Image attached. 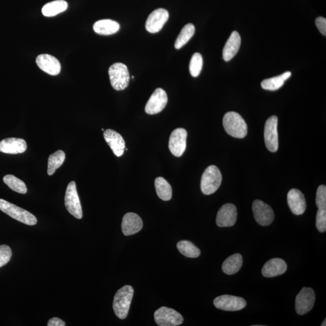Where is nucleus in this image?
Returning a JSON list of instances; mask_svg holds the SVG:
<instances>
[{"instance_id": "f257e3e1", "label": "nucleus", "mask_w": 326, "mask_h": 326, "mask_svg": "<svg viewBox=\"0 0 326 326\" xmlns=\"http://www.w3.org/2000/svg\"><path fill=\"white\" fill-rule=\"evenodd\" d=\"M133 295L134 289L130 285L121 288L115 294L113 301V310L118 318L124 320L127 317Z\"/></svg>"}, {"instance_id": "f03ea898", "label": "nucleus", "mask_w": 326, "mask_h": 326, "mask_svg": "<svg viewBox=\"0 0 326 326\" xmlns=\"http://www.w3.org/2000/svg\"><path fill=\"white\" fill-rule=\"evenodd\" d=\"M223 126L227 134L233 137L243 138L247 134L248 128L246 121L236 112H229L224 115Z\"/></svg>"}, {"instance_id": "7ed1b4c3", "label": "nucleus", "mask_w": 326, "mask_h": 326, "mask_svg": "<svg viewBox=\"0 0 326 326\" xmlns=\"http://www.w3.org/2000/svg\"><path fill=\"white\" fill-rule=\"evenodd\" d=\"M222 180L221 173L216 166H209L203 173L201 189L203 194L209 195L216 192L221 185Z\"/></svg>"}, {"instance_id": "20e7f679", "label": "nucleus", "mask_w": 326, "mask_h": 326, "mask_svg": "<svg viewBox=\"0 0 326 326\" xmlns=\"http://www.w3.org/2000/svg\"><path fill=\"white\" fill-rule=\"evenodd\" d=\"M0 210L27 226H35L37 223L36 217L33 214L3 199H0Z\"/></svg>"}, {"instance_id": "39448f33", "label": "nucleus", "mask_w": 326, "mask_h": 326, "mask_svg": "<svg viewBox=\"0 0 326 326\" xmlns=\"http://www.w3.org/2000/svg\"><path fill=\"white\" fill-rule=\"evenodd\" d=\"M108 73L111 86L114 90L121 91L128 87L130 75L125 64L119 63L113 64L109 69Z\"/></svg>"}, {"instance_id": "423d86ee", "label": "nucleus", "mask_w": 326, "mask_h": 326, "mask_svg": "<svg viewBox=\"0 0 326 326\" xmlns=\"http://www.w3.org/2000/svg\"><path fill=\"white\" fill-rule=\"evenodd\" d=\"M65 206L68 212L76 218H83V209L76 189V182L71 181L68 185L65 195Z\"/></svg>"}, {"instance_id": "0eeeda50", "label": "nucleus", "mask_w": 326, "mask_h": 326, "mask_svg": "<svg viewBox=\"0 0 326 326\" xmlns=\"http://www.w3.org/2000/svg\"><path fill=\"white\" fill-rule=\"evenodd\" d=\"M154 318L156 323L159 326H176L184 321L177 311L167 307H161L156 311Z\"/></svg>"}, {"instance_id": "6e6552de", "label": "nucleus", "mask_w": 326, "mask_h": 326, "mask_svg": "<svg viewBox=\"0 0 326 326\" xmlns=\"http://www.w3.org/2000/svg\"><path fill=\"white\" fill-rule=\"evenodd\" d=\"M315 295L313 289L303 288L295 299V310L299 315L307 314L313 308Z\"/></svg>"}, {"instance_id": "1a4fd4ad", "label": "nucleus", "mask_w": 326, "mask_h": 326, "mask_svg": "<svg viewBox=\"0 0 326 326\" xmlns=\"http://www.w3.org/2000/svg\"><path fill=\"white\" fill-rule=\"evenodd\" d=\"M277 124V117L273 115L268 118L264 125V141L267 149L272 152H276L278 149Z\"/></svg>"}, {"instance_id": "9d476101", "label": "nucleus", "mask_w": 326, "mask_h": 326, "mask_svg": "<svg viewBox=\"0 0 326 326\" xmlns=\"http://www.w3.org/2000/svg\"><path fill=\"white\" fill-rule=\"evenodd\" d=\"M213 303L218 310L226 311L242 310L247 305L243 298L230 295L217 297L214 300Z\"/></svg>"}, {"instance_id": "9b49d317", "label": "nucleus", "mask_w": 326, "mask_h": 326, "mask_svg": "<svg viewBox=\"0 0 326 326\" xmlns=\"http://www.w3.org/2000/svg\"><path fill=\"white\" fill-rule=\"evenodd\" d=\"M254 219L261 226H270L274 219V213L271 207L266 203L256 200L253 205Z\"/></svg>"}, {"instance_id": "f8f14e48", "label": "nucleus", "mask_w": 326, "mask_h": 326, "mask_svg": "<svg viewBox=\"0 0 326 326\" xmlns=\"http://www.w3.org/2000/svg\"><path fill=\"white\" fill-rule=\"evenodd\" d=\"M188 132L183 128L176 129L170 136L169 148L175 157H180L184 154L186 149Z\"/></svg>"}, {"instance_id": "ddd939ff", "label": "nucleus", "mask_w": 326, "mask_h": 326, "mask_svg": "<svg viewBox=\"0 0 326 326\" xmlns=\"http://www.w3.org/2000/svg\"><path fill=\"white\" fill-rule=\"evenodd\" d=\"M168 95L162 88H157L149 98L145 107V112L148 114L154 115L160 113L167 105Z\"/></svg>"}, {"instance_id": "4468645a", "label": "nucleus", "mask_w": 326, "mask_h": 326, "mask_svg": "<svg viewBox=\"0 0 326 326\" xmlns=\"http://www.w3.org/2000/svg\"><path fill=\"white\" fill-rule=\"evenodd\" d=\"M169 17V13L167 10L162 8L155 10L148 16L146 23V29L151 33L160 31L166 23L168 22Z\"/></svg>"}, {"instance_id": "2eb2a0df", "label": "nucleus", "mask_w": 326, "mask_h": 326, "mask_svg": "<svg viewBox=\"0 0 326 326\" xmlns=\"http://www.w3.org/2000/svg\"><path fill=\"white\" fill-rule=\"evenodd\" d=\"M237 217L236 206L232 203H227L220 207L217 214V226L219 227H232L236 222Z\"/></svg>"}, {"instance_id": "dca6fc26", "label": "nucleus", "mask_w": 326, "mask_h": 326, "mask_svg": "<svg viewBox=\"0 0 326 326\" xmlns=\"http://www.w3.org/2000/svg\"><path fill=\"white\" fill-rule=\"evenodd\" d=\"M36 63L39 69L52 76L59 74L61 66L58 59L50 54H40L36 57Z\"/></svg>"}, {"instance_id": "f3484780", "label": "nucleus", "mask_w": 326, "mask_h": 326, "mask_svg": "<svg viewBox=\"0 0 326 326\" xmlns=\"http://www.w3.org/2000/svg\"><path fill=\"white\" fill-rule=\"evenodd\" d=\"M288 203L289 207L295 215H301L307 209V203L304 196L300 190L293 189L288 193Z\"/></svg>"}, {"instance_id": "a211bd4d", "label": "nucleus", "mask_w": 326, "mask_h": 326, "mask_svg": "<svg viewBox=\"0 0 326 326\" xmlns=\"http://www.w3.org/2000/svg\"><path fill=\"white\" fill-rule=\"evenodd\" d=\"M142 226L144 223L140 216L134 213H128L122 220V232L125 236H131L140 232Z\"/></svg>"}, {"instance_id": "6ab92c4d", "label": "nucleus", "mask_w": 326, "mask_h": 326, "mask_svg": "<svg viewBox=\"0 0 326 326\" xmlns=\"http://www.w3.org/2000/svg\"><path fill=\"white\" fill-rule=\"evenodd\" d=\"M104 136L105 141L118 157L123 155L125 150V142L122 136L114 130H107L104 131Z\"/></svg>"}, {"instance_id": "aec40b11", "label": "nucleus", "mask_w": 326, "mask_h": 326, "mask_svg": "<svg viewBox=\"0 0 326 326\" xmlns=\"http://www.w3.org/2000/svg\"><path fill=\"white\" fill-rule=\"evenodd\" d=\"M27 148L26 141L22 138H8L0 141V152L5 154H22Z\"/></svg>"}, {"instance_id": "412c9836", "label": "nucleus", "mask_w": 326, "mask_h": 326, "mask_svg": "<svg viewBox=\"0 0 326 326\" xmlns=\"http://www.w3.org/2000/svg\"><path fill=\"white\" fill-rule=\"evenodd\" d=\"M287 270L286 262L280 258H274L264 264L261 273L264 277L272 278L283 274Z\"/></svg>"}, {"instance_id": "4be33fe9", "label": "nucleus", "mask_w": 326, "mask_h": 326, "mask_svg": "<svg viewBox=\"0 0 326 326\" xmlns=\"http://www.w3.org/2000/svg\"><path fill=\"white\" fill-rule=\"evenodd\" d=\"M241 44V38L239 33L234 31L223 47L222 56L223 59L226 62L232 59L234 56L238 52Z\"/></svg>"}, {"instance_id": "5701e85b", "label": "nucleus", "mask_w": 326, "mask_h": 326, "mask_svg": "<svg viewBox=\"0 0 326 326\" xmlns=\"http://www.w3.org/2000/svg\"><path fill=\"white\" fill-rule=\"evenodd\" d=\"M94 32L101 35H110L117 33L120 29V25L111 19H101L94 23Z\"/></svg>"}, {"instance_id": "b1692460", "label": "nucleus", "mask_w": 326, "mask_h": 326, "mask_svg": "<svg viewBox=\"0 0 326 326\" xmlns=\"http://www.w3.org/2000/svg\"><path fill=\"white\" fill-rule=\"evenodd\" d=\"M242 264V256L240 254H234L224 261L222 270L226 274L233 275L239 272Z\"/></svg>"}, {"instance_id": "393cba45", "label": "nucleus", "mask_w": 326, "mask_h": 326, "mask_svg": "<svg viewBox=\"0 0 326 326\" xmlns=\"http://www.w3.org/2000/svg\"><path fill=\"white\" fill-rule=\"evenodd\" d=\"M68 8V3L64 0H55L47 3L43 6L42 13L44 16L52 17L59 14Z\"/></svg>"}, {"instance_id": "a878e982", "label": "nucleus", "mask_w": 326, "mask_h": 326, "mask_svg": "<svg viewBox=\"0 0 326 326\" xmlns=\"http://www.w3.org/2000/svg\"><path fill=\"white\" fill-rule=\"evenodd\" d=\"M291 76L290 71H287L280 76L271 77L270 79H264L261 83V86L264 90L270 91H276L283 86L284 82Z\"/></svg>"}, {"instance_id": "bb28decb", "label": "nucleus", "mask_w": 326, "mask_h": 326, "mask_svg": "<svg viewBox=\"0 0 326 326\" xmlns=\"http://www.w3.org/2000/svg\"><path fill=\"white\" fill-rule=\"evenodd\" d=\"M156 192L159 198L165 201L172 198V189L169 183L162 177H158L155 180Z\"/></svg>"}, {"instance_id": "cd10ccee", "label": "nucleus", "mask_w": 326, "mask_h": 326, "mask_svg": "<svg viewBox=\"0 0 326 326\" xmlns=\"http://www.w3.org/2000/svg\"><path fill=\"white\" fill-rule=\"evenodd\" d=\"M195 28L194 25L192 23L186 25L181 30L179 34L178 38H176L175 43L176 49H181L182 47L188 43L190 39L194 35Z\"/></svg>"}, {"instance_id": "c85d7f7f", "label": "nucleus", "mask_w": 326, "mask_h": 326, "mask_svg": "<svg viewBox=\"0 0 326 326\" xmlns=\"http://www.w3.org/2000/svg\"><path fill=\"white\" fill-rule=\"evenodd\" d=\"M66 159V154L62 150L57 151L49 156L47 174L53 175L56 170L63 165Z\"/></svg>"}, {"instance_id": "c756f323", "label": "nucleus", "mask_w": 326, "mask_h": 326, "mask_svg": "<svg viewBox=\"0 0 326 326\" xmlns=\"http://www.w3.org/2000/svg\"><path fill=\"white\" fill-rule=\"evenodd\" d=\"M177 249L182 255L189 258L198 257L201 254L198 248L188 240H181L177 243Z\"/></svg>"}, {"instance_id": "7c9ffc66", "label": "nucleus", "mask_w": 326, "mask_h": 326, "mask_svg": "<svg viewBox=\"0 0 326 326\" xmlns=\"http://www.w3.org/2000/svg\"><path fill=\"white\" fill-rule=\"evenodd\" d=\"M3 181L9 188L17 193L26 194L27 187L22 180L12 175H7L3 178Z\"/></svg>"}, {"instance_id": "2f4dec72", "label": "nucleus", "mask_w": 326, "mask_h": 326, "mask_svg": "<svg viewBox=\"0 0 326 326\" xmlns=\"http://www.w3.org/2000/svg\"><path fill=\"white\" fill-rule=\"evenodd\" d=\"M203 66V59L201 54L195 53L190 60L189 71L192 76L198 77L201 72Z\"/></svg>"}, {"instance_id": "473e14b6", "label": "nucleus", "mask_w": 326, "mask_h": 326, "mask_svg": "<svg viewBox=\"0 0 326 326\" xmlns=\"http://www.w3.org/2000/svg\"><path fill=\"white\" fill-rule=\"evenodd\" d=\"M316 205L318 209L326 210V187L324 185L318 187L316 195Z\"/></svg>"}, {"instance_id": "72a5a7b5", "label": "nucleus", "mask_w": 326, "mask_h": 326, "mask_svg": "<svg viewBox=\"0 0 326 326\" xmlns=\"http://www.w3.org/2000/svg\"><path fill=\"white\" fill-rule=\"evenodd\" d=\"M12 252L11 248L6 244L0 246V268L5 266L11 260Z\"/></svg>"}, {"instance_id": "f704fd0d", "label": "nucleus", "mask_w": 326, "mask_h": 326, "mask_svg": "<svg viewBox=\"0 0 326 326\" xmlns=\"http://www.w3.org/2000/svg\"><path fill=\"white\" fill-rule=\"evenodd\" d=\"M316 227L319 232L324 233L326 231V210L318 209L316 217Z\"/></svg>"}, {"instance_id": "c9c22d12", "label": "nucleus", "mask_w": 326, "mask_h": 326, "mask_svg": "<svg viewBox=\"0 0 326 326\" xmlns=\"http://www.w3.org/2000/svg\"><path fill=\"white\" fill-rule=\"evenodd\" d=\"M315 25L322 35H326V19L324 17H318L315 20Z\"/></svg>"}, {"instance_id": "e433bc0d", "label": "nucleus", "mask_w": 326, "mask_h": 326, "mask_svg": "<svg viewBox=\"0 0 326 326\" xmlns=\"http://www.w3.org/2000/svg\"><path fill=\"white\" fill-rule=\"evenodd\" d=\"M48 326H65L66 322L60 320L58 318H53L50 319L47 324Z\"/></svg>"}, {"instance_id": "4c0bfd02", "label": "nucleus", "mask_w": 326, "mask_h": 326, "mask_svg": "<svg viewBox=\"0 0 326 326\" xmlns=\"http://www.w3.org/2000/svg\"><path fill=\"white\" fill-rule=\"evenodd\" d=\"M325 321H326V320L325 319L324 321L323 322H322V324H321L322 326H325L326 325Z\"/></svg>"}]
</instances>
